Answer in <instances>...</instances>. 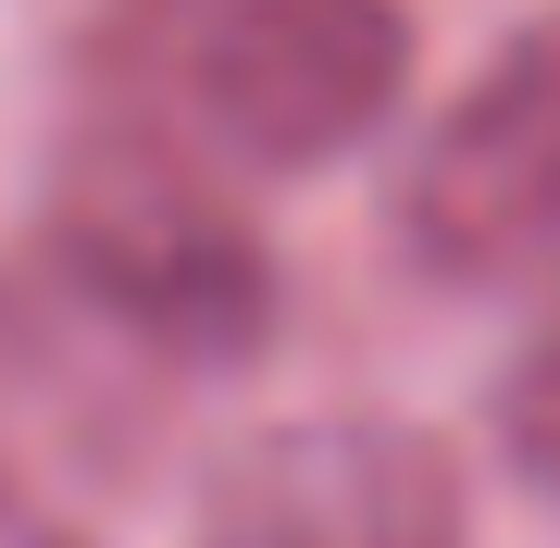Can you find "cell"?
<instances>
[{"label": "cell", "mask_w": 560, "mask_h": 548, "mask_svg": "<svg viewBox=\"0 0 560 548\" xmlns=\"http://www.w3.org/2000/svg\"><path fill=\"white\" fill-rule=\"evenodd\" d=\"M399 88V0H101L75 38V125L138 138L237 200L361 150Z\"/></svg>", "instance_id": "obj_1"}, {"label": "cell", "mask_w": 560, "mask_h": 548, "mask_svg": "<svg viewBox=\"0 0 560 548\" xmlns=\"http://www.w3.org/2000/svg\"><path fill=\"white\" fill-rule=\"evenodd\" d=\"M38 275L138 362H237L275 325V263L249 237V200L101 125H75L50 163Z\"/></svg>", "instance_id": "obj_2"}, {"label": "cell", "mask_w": 560, "mask_h": 548, "mask_svg": "<svg viewBox=\"0 0 560 548\" xmlns=\"http://www.w3.org/2000/svg\"><path fill=\"white\" fill-rule=\"evenodd\" d=\"M399 237L448 287H560V13L523 25L423 125L399 175Z\"/></svg>", "instance_id": "obj_3"}, {"label": "cell", "mask_w": 560, "mask_h": 548, "mask_svg": "<svg viewBox=\"0 0 560 548\" xmlns=\"http://www.w3.org/2000/svg\"><path fill=\"white\" fill-rule=\"evenodd\" d=\"M187 548H474V487L423 424L300 411L212 474Z\"/></svg>", "instance_id": "obj_4"}, {"label": "cell", "mask_w": 560, "mask_h": 548, "mask_svg": "<svg viewBox=\"0 0 560 548\" xmlns=\"http://www.w3.org/2000/svg\"><path fill=\"white\" fill-rule=\"evenodd\" d=\"M499 448H511L523 487L560 499V287H548L536 337H523V362H511V386H499Z\"/></svg>", "instance_id": "obj_5"}, {"label": "cell", "mask_w": 560, "mask_h": 548, "mask_svg": "<svg viewBox=\"0 0 560 548\" xmlns=\"http://www.w3.org/2000/svg\"><path fill=\"white\" fill-rule=\"evenodd\" d=\"M0 548H88V536L62 524L50 499H25V487H13V462H0Z\"/></svg>", "instance_id": "obj_6"}]
</instances>
